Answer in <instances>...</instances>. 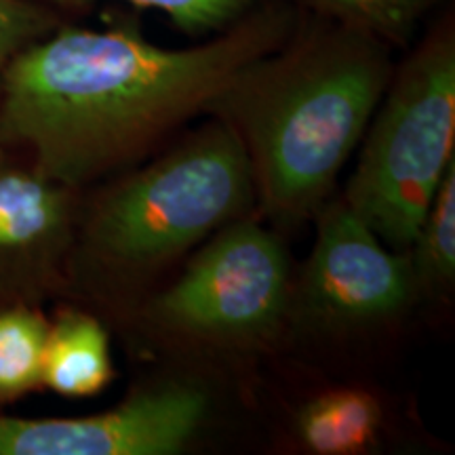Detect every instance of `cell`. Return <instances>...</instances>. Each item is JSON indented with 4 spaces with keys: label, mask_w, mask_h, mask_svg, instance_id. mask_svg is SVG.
<instances>
[{
    "label": "cell",
    "mask_w": 455,
    "mask_h": 455,
    "mask_svg": "<svg viewBox=\"0 0 455 455\" xmlns=\"http://www.w3.org/2000/svg\"><path fill=\"white\" fill-rule=\"evenodd\" d=\"M49 321L34 304H0V403L43 386Z\"/></svg>",
    "instance_id": "obj_12"
},
{
    "label": "cell",
    "mask_w": 455,
    "mask_h": 455,
    "mask_svg": "<svg viewBox=\"0 0 455 455\" xmlns=\"http://www.w3.org/2000/svg\"><path fill=\"white\" fill-rule=\"evenodd\" d=\"M51 9H83L101 0H34ZM135 9H150L167 15L180 32L195 38H207L235 26L264 0H114Z\"/></svg>",
    "instance_id": "obj_14"
},
{
    "label": "cell",
    "mask_w": 455,
    "mask_h": 455,
    "mask_svg": "<svg viewBox=\"0 0 455 455\" xmlns=\"http://www.w3.org/2000/svg\"><path fill=\"white\" fill-rule=\"evenodd\" d=\"M209 409L198 384L158 379L89 418L0 415V455H178L204 428Z\"/></svg>",
    "instance_id": "obj_7"
},
{
    "label": "cell",
    "mask_w": 455,
    "mask_h": 455,
    "mask_svg": "<svg viewBox=\"0 0 455 455\" xmlns=\"http://www.w3.org/2000/svg\"><path fill=\"white\" fill-rule=\"evenodd\" d=\"M415 299H445L455 284V163L405 249Z\"/></svg>",
    "instance_id": "obj_11"
},
{
    "label": "cell",
    "mask_w": 455,
    "mask_h": 455,
    "mask_svg": "<svg viewBox=\"0 0 455 455\" xmlns=\"http://www.w3.org/2000/svg\"><path fill=\"white\" fill-rule=\"evenodd\" d=\"M299 13L355 28L392 49H407L441 0H287Z\"/></svg>",
    "instance_id": "obj_13"
},
{
    "label": "cell",
    "mask_w": 455,
    "mask_h": 455,
    "mask_svg": "<svg viewBox=\"0 0 455 455\" xmlns=\"http://www.w3.org/2000/svg\"><path fill=\"white\" fill-rule=\"evenodd\" d=\"M114 178L78 212L66 276L93 304L124 318L180 261L255 207L247 152L215 116Z\"/></svg>",
    "instance_id": "obj_3"
},
{
    "label": "cell",
    "mask_w": 455,
    "mask_h": 455,
    "mask_svg": "<svg viewBox=\"0 0 455 455\" xmlns=\"http://www.w3.org/2000/svg\"><path fill=\"white\" fill-rule=\"evenodd\" d=\"M384 409L363 388H331L299 405L295 439L315 455H361L378 443Z\"/></svg>",
    "instance_id": "obj_10"
},
{
    "label": "cell",
    "mask_w": 455,
    "mask_h": 455,
    "mask_svg": "<svg viewBox=\"0 0 455 455\" xmlns=\"http://www.w3.org/2000/svg\"><path fill=\"white\" fill-rule=\"evenodd\" d=\"M298 11L264 0L235 26L167 49L135 24L60 26L0 70V144L72 190L114 178L209 114L258 57L293 30Z\"/></svg>",
    "instance_id": "obj_1"
},
{
    "label": "cell",
    "mask_w": 455,
    "mask_h": 455,
    "mask_svg": "<svg viewBox=\"0 0 455 455\" xmlns=\"http://www.w3.org/2000/svg\"><path fill=\"white\" fill-rule=\"evenodd\" d=\"M365 131L344 201L405 251L455 163V21L443 13L409 44Z\"/></svg>",
    "instance_id": "obj_4"
},
{
    "label": "cell",
    "mask_w": 455,
    "mask_h": 455,
    "mask_svg": "<svg viewBox=\"0 0 455 455\" xmlns=\"http://www.w3.org/2000/svg\"><path fill=\"white\" fill-rule=\"evenodd\" d=\"M315 220L289 318L315 333L346 335L395 323L418 304L405 251L390 249L341 198H329Z\"/></svg>",
    "instance_id": "obj_6"
},
{
    "label": "cell",
    "mask_w": 455,
    "mask_h": 455,
    "mask_svg": "<svg viewBox=\"0 0 455 455\" xmlns=\"http://www.w3.org/2000/svg\"><path fill=\"white\" fill-rule=\"evenodd\" d=\"M74 195L32 163L0 161V304H34L68 284Z\"/></svg>",
    "instance_id": "obj_8"
},
{
    "label": "cell",
    "mask_w": 455,
    "mask_h": 455,
    "mask_svg": "<svg viewBox=\"0 0 455 455\" xmlns=\"http://www.w3.org/2000/svg\"><path fill=\"white\" fill-rule=\"evenodd\" d=\"M60 28V17L34 0H0V70L17 53Z\"/></svg>",
    "instance_id": "obj_15"
},
{
    "label": "cell",
    "mask_w": 455,
    "mask_h": 455,
    "mask_svg": "<svg viewBox=\"0 0 455 455\" xmlns=\"http://www.w3.org/2000/svg\"><path fill=\"white\" fill-rule=\"evenodd\" d=\"M284 244L251 215L215 232L180 275L129 318L156 344L190 355H244L270 344L291 310Z\"/></svg>",
    "instance_id": "obj_5"
},
{
    "label": "cell",
    "mask_w": 455,
    "mask_h": 455,
    "mask_svg": "<svg viewBox=\"0 0 455 455\" xmlns=\"http://www.w3.org/2000/svg\"><path fill=\"white\" fill-rule=\"evenodd\" d=\"M114 379L110 338L91 312L66 308L49 323L43 384L66 398H89Z\"/></svg>",
    "instance_id": "obj_9"
},
{
    "label": "cell",
    "mask_w": 455,
    "mask_h": 455,
    "mask_svg": "<svg viewBox=\"0 0 455 455\" xmlns=\"http://www.w3.org/2000/svg\"><path fill=\"white\" fill-rule=\"evenodd\" d=\"M395 64L378 38L298 11L291 34L220 95L209 116L235 129L255 204L276 228L315 218L331 198Z\"/></svg>",
    "instance_id": "obj_2"
}]
</instances>
